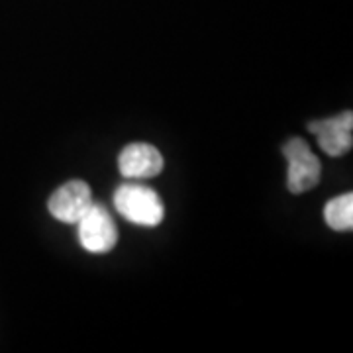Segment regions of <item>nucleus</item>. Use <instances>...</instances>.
Returning a JSON list of instances; mask_svg holds the SVG:
<instances>
[{
	"label": "nucleus",
	"instance_id": "5",
	"mask_svg": "<svg viewBox=\"0 0 353 353\" xmlns=\"http://www.w3.org/2000/svg\"><path fill=\"white\" fill-rule=\"evenodd\" d=\"M308 132L318 138V145L326 155L341 157L353 145V112L345 110L334 118L310 122Z\"/></svg>",
	"mask_w": 353,
	"mask_h": 353
},
{
	"label": "nucleus",
	"instance_id": "7",
	"mask_svg": "<svg viewBox=\"0 0 353 353\" xmlns=\"http://www.w3.org/2000/svg\"><path fill=\"white\" fill-rule=\"evenodd\" d=\"M324 220L336 232H352L353 230V194L345 192L326 202Z\"/></svg>",
	"mask_w": 353,
	"mask_h": 353
},
{
	"label": "nucleus",
	"instance_id": "1",
	"mask_svg": "<svg viewBox=\"0 0 353 353\" xmlns=\"http://www.w3.org/2000/svg\"><path fill=\"white\" fill-rule=\"evenodd\" d=\"M114 208L128 222L143 228H155L163 222L165 206L161 196L148 185L124 183L114 192Z\"/></svg>",
	"mask_w": 353,
	"mask_h": 353
},
{
	"label": "nucleus",
	"instance_id": "6",
	"mask_svg": "<svg viewBox=\"0 0 353 353\" xmlns=\"http://www.w3.org/2000/svg\"><path fill=\"white\" fill-rule=\"evenodd\" d=\"M163 155L161 152L145 141H134L128 143L126 148L118 155V169L120 175L141 181V179H152L163 171Z\"/></svg>",
	"mask_w": 353,
	"mask_h": 353
},
{
	"label": "nucleus",
	"instance_id": "2",
	"mask_svg": "<svg viewBox=\"0 0 353 353\" xmlns=\"http://www.w3.org/2000/svg\"><path fill=\"white\" fill-rule=\"evenodd\" d=\"M75 226L79 243L88 253H108L118 243V226L101 202H92Z\"/></svg>",
	"mask_w": 353,
	"mask_h": 353
},
{
	"label": "nucleus",
	"instance_id": "3",
	"mask_svg": "<svg viewBox=\"0 0 353 353\" xmlns=\"http://www.w3.org/2000/svg\"><path fill=\"white\" fill-rule=\"evenodd\" d=\"M283 153L289 163L287 187L292 194H303L314 189L322 176V163L303 138H290L283 145Z\"/></svg>",
	"mask_w": 353,
	"mask_h": 353
},
{
	"label": "nucleus",
	"instance_id": "4",
	"mask_svg": "<svg viewBox=\"0 0 353 353\" xmlns=\"http://www.w3.org/2000/svg\"><path fill=\"white\" fill-rule=\"evenodd\" d=\"M92 202H94L92 190L88 187V183L73 179L51 194L48 201V210L57 222L77 224L81 220V216L90 208Z\"/></svg>",
	"mask_w": 353,
	"mask_h": 353
}]
</instances>
